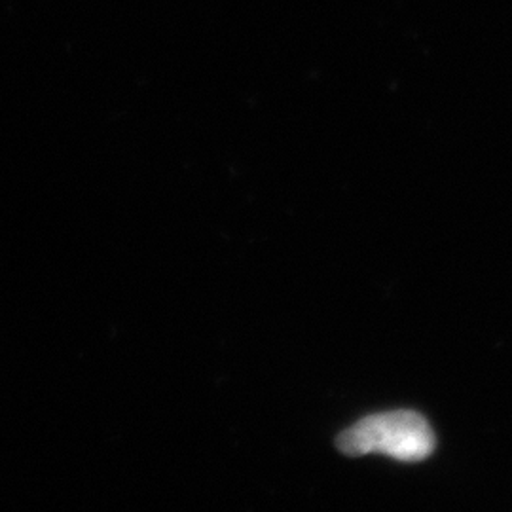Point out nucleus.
<instances>
[{"label": "nucleus", "mask_w": 512, "mask_h": 512, "mask_svg": "<svg viewBox=\"0 0 512 512\" xmlns=\"http://www.w3.org/2000/svg\"><path fill=\"white\" fill-rule=\"evenodd\" d=\"M435 444V435L427 420L410 410L370 416L349 427L336 439L338 450L349 458L384 454L406 463L429 458Z\"/></svg>", "instance_id": "1"}]
</instances>
